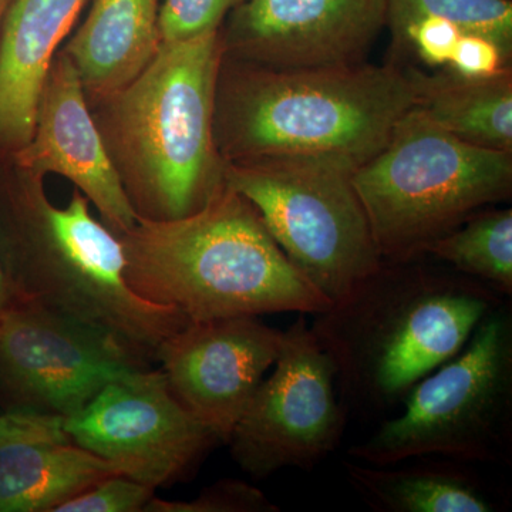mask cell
I'll return each mask as SVG.
<instances>
[{
    "label": "cell",
    "instance_id": "obj_1",
    "mask_svg": "<svg viewBox=\"0 0 512 512\" xmlns=\"http://www.w3.org/2000/svg\"><path fill=\"white\" fill-rule=\"evenodd\" d=\"M423 258L383 261L311 325L343 399L365 416L396 410L507 301L483 282Z\"/></svg>",
    "mask_w": 512,
    "mask_h": 512
},
{
    "label": "cell",
    "instance_id": "obj_2",
    "mask_svg": "<svg viewBox=\"0 0 512 512\" xmlns=\"http://www.w3.org/2000/svg\"><path fill=\"white\" fill-rule=\"evenodd\" d=\"M416 103L396 63L221 67L215 141L225 164L318 158L352 168L376 156Z\"/></svg>",
    "mask_w": 512,
    "mask_h": 512
},
{
    "label": "cell",
    "instance_id": "obj_3",
    "mask_svg": "<svg viewBox=\"0 0 512 512\" xmlns=\"http://www.w3.org/2000/svg\"><path fill=\"white\" fill-rule=\"evenodd\" d=\"M79 190L64 208L42 180L20 173L0 194V261L10 293L92 330L143 367L158 363L165 340L190 323L171 306L131 291L120 238L94 220Z\"/></svg>",
    "mask_w": 512,
    "mask_h": 512
},
{
    "label": "cell",
    "instance_id": "obj_4",
    "mask_svg": "<svg viewBox=\"0 0 512 512\" xmlns=\"http://www.w3.org/2000/svg\"><path fill=\"white\" fill-rule=\"evenodd\" d=\"M131 291L190 322L272 313L319 315L332 302L291 264L261 215L227 184L177 220L137 218L117 235Z\"/></svg>",
    "mask_w": 512,
    "mask_h": 512
},
{
    "label": "cell",
    "instance_id": "obj_5",
    "mask_svg": "<svg viewBox=\"0 0 512 512\" xmlns=\"http://www.w3.org/2000/svg\"><path fill=\"white\" fill-rule=\"evenodd\" d=\"M220 30L161 43L136 79L103 101L99 128L137 218L187 217L224 185L215 141Z\"/></svg>",
    "mask_w": 512,
    "mask_h": 512
},
{
    "label": "cell",
    "instance_id": "obj_6",
    "mask_svg": "<svg viewBox=\"0 0 512 512\" xmlns=\"http://www.w3.org/2000/svg\"><path fill=\"white\" fill-rule=\"evenodd\" d=\"M352 180L383 261H412L474 212L510 200L512 153L464 143L413 106Z\"/></svg>",
    "mask_w": 512,
    "mask_h": 512
},
{
    "label": "cell",
    "instance_id": "obj_7",
    "mask_svg": "<svg viewBox=\"0 0 512 512\" xmlns=\"http://www.w3.org/2000/svg\"><path fill=\"white\" fill-rule=\"evenodd\" d=\"M402 414L384 420L349 456L372 466L419 457L508 463L512 453V309L488 313L456 356L423 377Z\"/></svg>",
    "mask_w": 512,
    "mask_h": 512
},
{
    "label": "cell",
    "instance_id": "obj_8",
    "mask_svg": "<svg viewBox=\"0 0 512 512\" xmlns=\"http://www.w3.org/2000/svg\"><path fill=\"white\" fill-rule=\"evenodd\" d=\"M346 165L318 158L225 164L291 264L330 302L340 301L383 259Z\"/></svg>",
    "mask_w": 512,
    "mask_h": 512
},
{
    "label": "cell",
    "instance_id": "obj_9",
    "mask_svg": "<svg viewBox=\"0 0 512 512\" xmlns=\"http://www.w3.org/2000/svg\"><path fill=\"white\" fill-rule=\"evenodd\" d=\"M272 367L227 441L235 463L258 480L316 466L339 447L346 429L335 366L306 315L299 313L285 330Z\"/></svg>",
    "mask_w": 512,
    "mask_h": 512
},
{
    "label": "cell",
    "instance_id": "obj_10",
    "mask_svg": "<svg viewBox=\"0 0 512 512\" xmlns=\"http://www.w3.org/2000/svg\"><path fill=\"white\" fill-rule=\"evenodd\" d=\"M76 446L154 490L187 480L220 437L178 402L163 370H131L63 420Z\"/></svg>",
    "mask_w": 512,
    "mask_h": 512
},
{
    "label": "cell",
    "instance_id": "obj_11",
    "mask_svg": "<svg viewBox=\"0 0 512 512\" xmlns=\"http://www.w3.org/2000/svg\"><path fill=\"white\" fill-rule=\"evenodd\" d=\"M143 366L92 330L12 296L0 315V412L73 416Z\"/></svg>",
    "mask_w": 512,
    "mask_h": 512
},
{
    "label": "cell",
    "instance_id": "obj_12",
    "mask_svg": "<svg viewBox=\"0 0 512 512\" xmlns=\"http://www.w3.org/2000/svg\"><path fill=\"white\" fill-rule=\"evenodd\" d=\"M282 336L259 316L190 322L165 340L158 363L178 402L227 443L275 365Z\"/></svg>",
    "mask_w": 512,
    "mask_h": 512
},
{
    "label": "cell",
    "instance_id": "obj_13",
    "mask_svg": "<svg viewBox=\"0 0 512 512\" xmlns=\"http://www.w3.org/2000/svg\"><path fill=\"white\" fill-rule=\"evenodd\" d=\"M386 26V0H245L234 10L225 55L275 67L362 62Z\"/></svg>",
    "mask_w": 512,
    "mask_h": 512
},
{
    "label": "cell",
    "instance_id": "obj_14",
    "mask_svg": "<svg viewBox=\"0 0 512 512\" xmlns=\"http://www.w3.org/2000/svg\"><path fill=\"white\" fill-rule=\"evenodd\" d=\"M13 160L30 177L57 174L72 181L114 234L136 225V211L90 114L79 74L64 52L50 64L33 136Z\"/></svg>",
    "mask_w": 512,
    "mask_h": 512
},
{
    "label": "cell",
    "instance_id": "obj_15",
    "mask_svg": "<svg viewBox=\"0 0 512 512\" xmlns=\"http://www.w3.org/2000/svg\"><path fill=\"white\" fill-rule=\"evenodd\" d=\"M86 0H9L0 23V147L33 136L50 64Z\"/></svg>",
    "mask_w": 512,
    "mask_h": 512
},
{
    "label": "cell",
    "instance_id": "obj_16",
    "mask_svg": "<svg viewBox=\"0 0 512 512\" xmlns=\"http://www.w3.org/2000/svg\"><path fill=\"white\" fill-rule=\"evenodd\" d=\"M160 0H94L63 52L86 99L103 103L143 72L161 46Z\"/></svg>",
    "mask_w": 512,
    "mask_h": 512
},
{
    "label": "cell",
    "instance_id": "obj_17",
    "mask_svg": "<svg viewBox=\"0 0 512 512\" xmlns=\"http://www.w3.org/2000/svg\"><path fill=\"white\" fill-rule=\"evenodd\" d=\"M406 466L345 461L356 494L377 512H495L500 498L460 461L419 457Z\"/></svg>",
    "mask_w": 512,
    "mask_h": 512
},
{
    "label": "cell",
    "instance_id": "obj_18",
    "mask_svg": "<svg viewBox=\"0 0 512 512\" xmlns=\"http://www.w3.org/2000/svg\"><path fill=\"white\" fill-rule=\"evenodd\" d=\"M414 106L458 140L487 150L512 153V69L481 79L450 70L426 74L407 69Z\"/></svg>",
    "mask_w": 512,
    "mask_h": 512
},
{
    "label": "cell",
    "instance_id": "obj_19",
    "mask_svg": "<svg viewBox=\"0 0 512 512\" xmlns=\"http://www.w3.org/2000/svg\"><path fill=\"white\" fill-rule=\"evenodd\" d=\"M121 474L72 441H16L0 447V512H52L101 480Z\"/></svg>",
    "mask_w": 512,
    "mask_h": 512
},
{
    "label": "cell",
    "instance_id": "obj_20",
    "mask_svg": "<svg viewBox=\"0 0 512 512\" xmlns=\"http://www.w3.org/2000/svg\"><path fill=\"white\" fill-rule=\"evenodd\" d=\"M424 256L451 266L510 299L512 295V210L471 214L463 224L434 241Z\"/></svg>",
    "mask_w": 512,
    "mask_h": 512
},
{
    "label": "cell",
    "instance_id": "obj_21",
    "mask_svg": "<svg viewBox=\"0 0 512 512\" xmlns=\"http://www.w3.org/2000/svg\"><path fill=\"white\" fill-rule=\"evenodd\" d=\"M429 16L450 20L464 33L494 40L512 59L511 0H386V26L393 42L407 26Z\"/></svg>",
    "mask_w": 512,
    "mask_h": 512
},
{
    "label": "cell",
    "instance_id": "obj_22",
    "mask_svg": "<svg viewBox=\"0 0 512 512\" xmlns=\"http://www.w3.org/2000/svg\"><path fill=\"white\" fill-rule=\"evenodd\" d=\"M259 488L241 480L217 481L205 487L197 497L188 501L161 500L154 497L144 512H278Z\"/></svg>",
    "mask_w": 512,
    "mask_h": 512
},
{
    "label": "cell",
    "instance_id": "obj_23",
    "mask_svg": "<svg viewBox=\"0 0 512 512\" xmlns=\"http://www.w3.org/2000/svg\"><path fill=\"white\" fill-rule=\"evenodd\" d=\"M245 0H164L158 12L161 43L184 42L220 30L227 13Z\"/></svg>",
    "mask_w": 512,
    "mask_h": 512
},
{
    "label": "cell",
    "instance_id": "obj_24",
    "mask_svg": "<svg viewBox=\"0 0 512 512\" xmlns=\"http://www.w3.org/2000/svg\"><path fill=\"white\" fill-rule=\"evenodd\" d=\"M156 490L124 474H111L57 505L52 512H144Z\"/></svg>",
    "mask_w": 512,
    "mask_h": 512
},
{
    "label": "cell",
    "instance_id": "obj_25",
    "mask_svg": "<svg viewBox=\"0 0 512 512\" xmlns=\"http://www.w3.org/2000/svg\"><path fill=\"white\" fill-rule=\"evenodd\" d=\"M463 33L450 20L429 16L407 26L399 39L394 40L392 49L397 55L413 53L420 62L433 69H444Z\"/></svg>",
    "mask_w": 512,
    "mask_h": 512
},
{
    "label": "cell",
    "instance_id": "obj_26",
    "mask_svg": "<svg viewBox=\"0 0 512 512\" xmlns=\"http://www.w3.org/2000/svg\"><path fill=\"white\" fill-rule=\"evenodd\" d=\"M508 66H511L510 57L494 40L474 33H463L450 63L444 69L468 79H481L494 76Z\"/></svg>",
    "mask_w": 512,
    "mask_h": 512
},
{
    "label": "cell",
    "instance_id": "obj_27",
    "mask_svg": "<svg viewBox=\"0 0 512 512\" xmlns=\"http://www.w3.org/2000/svg\"><path fill=\"white\" fill-rule=\"evenodd\" d=\"M62 417L0 412V447L16 441H70Z\"/></svg>",
    "mask_w": 512,
    "mask_h": 512
},
{
    "label": "cell",
    "instance_id": "obj_28",
    "mask_svg": "<svg viewBox=\"0 0 512 512\" xmlns=\"http://www.w3.org/2000/svg\"><path fill=\"white\" fill-rule=\"evenodd\" d=\"M12 293H10V286L8 278H6L5 269H3L2 261H0V315L5 311Z\"/></svg>",
    "mask_w": 512,
    "mask_h": 512
},
{
    "label": "cell",
    "instance_id": "obj_29",
    "mask_svg": "<svg viewBox=\"0 0 512 512\" xmlns=\"http://www.w3.org/2000/svg\"><path fill=\"white\" fill-rule=\"evenodd\" d=\"M9 0H0V23H2L3 15H5V10L8 8Z\"/></svg>",
    "mask_w": 512,
    "mask_h": 512
}]
</instances>
